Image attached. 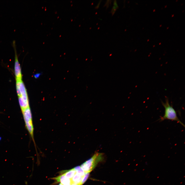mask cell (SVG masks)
<instances>
[{
	"label": "cell",
	"mask_w": 185,
	"mask_h": 185,
	"mask_svg": "<svg viewBox=\"0 0 185 185\" xmlns=\"http://www.w3.org/2000/svg\"><path fill=\"white\" fill-rule=\"evenodd\" d=\"M53 179L55 180L58 182H60L62 185H66L71 184V180L67 178L64 174L57 177L53 178Z\"/></svg>",
	"instance_id": "cell-6"
},
{
	"label": "cell",
	"mask_w": 185,
	"mask_h": 185,
	"mask_svg": "<svg viewBox=\"0 0 185 185\" xmlns=\"http://www.w3.org/2000/svg\"><path fill=\"white\" fill-rule=\"evenodd\" d=\"M162 103L165 108V112L164 115L161 117L159 119L160 121H162L165 119L175 121L184 127V125L178 117L176 111L170 104L168 99L166 98L165 102L162 101Z\"/></svg>",
	"instance_id": "cell-1"
},
{
	"label": "cell",
	"mask_w": 185,
	"mask_h": 185,
	"mask_svg": "<svg viewBox=\"0 0 185 185\" xmlns=\"http://www.w3.org/2000/svg\"><path fill=\"white\" fill-rule=\"evenodd\" d=\"M101 2V1H100L98 2V4H97V5L96 6V7H95V8H96L97 9V8H98V7H99V6H100V3Z\"/></svg>",
	"instance_id": "cell-15"
},
{
	"label": "cell",
	"mask_w": 185,
	"mask_h": 185,
	"mask_svg": "<svg viewBox=\"0 0 185 185\" xmlns=\"http://www.w3.org/2000/svg\"><path fill=\"white\" fill-rule=\"evenodd\" d=\"M71 185V184H68V185Z\"/></svg>",
	"instance_id": "cell-18"
},
{
	"label": "cell",
	"mask_w": 185,
	"mask_h": 185,
	"mask_svg": "<svg viewBox=\"0 0 185 185\" xmlns=\"http://www.w3.org/2000/svg\"><path fill=\"white\" fill-rule=\"evenodd\" d=\"M104 154L96 152L89 159L82 164L80 166L85 173H90L98 163L103 159Z\"/></svg>",
	"instance_id": "cell-2"
},
{
	"label": "cell",
	"mask_w": 185,
	"mask_h": 185,
	"mask_svg": "<svg viewBox=\"0 0 185 185\" xmlns=\"http://www.w3.org/2000/svg\"><path fill=\"white\" fill-rule=\"evenodd\" d=\"M90 173H85L84 176L83 177L81 182V185L83 184L87 180L89 175Z\"/></svg>",
	"instance_id": "cell-11"
},
{
	"label": "cell",
	"mask_w": 185,
	"mask_h": 185,
	"mask_svg": "<svg viewBox=\"0 0 185 185\" xmlns=\"http://www.w3.org/2000/svg\"><path fill=\"white\" fill-rule=\"evenodd\" d=\"M20 89L21 94L20 96L24 101L27 102L29 103L26 90L22 80H21L20 81Z\"/></svg>",
	"instance_id": "cell-5"
},
{
	"label": "cell",
	"mask_w": 185,
	"mask_h": 185,
	"mask_svg": "<svg viewBox=\"0 0 185 185\" xmlns=\"http://www.w3.org/2000/svg\"><path fill=\"white\" fill-rule=\"evenodd\" d=\"M117 8L115 6H113L111 10V13L112 15H113L115 12Z\"/></svg>",
	"instance_id": "cell-12"
},
{
	"label": "cell",
	"mask_w": 185,
	"mask_h": 185,
	"mask_svg": "<svg viewBox=\"0 0 185 185\" xmlns=\"http://www.w3.org/2000/svg\"><path fill=\"white\" fill-rule=\"evenodd\" d=\"M12 45L15 52L14 73L16 79H22V76L20 63L18 61L16 49V42L13 41Z\"/></svg>",
	"instance_id": "cell-4"
},
{
	"label": "cell",
	"mask_w": 185,
	"mask_h": 185,
	"mask_svg": "<svg viewBox=\"0 0 185 185\" xmlns=\"http://www.w3.org/2000/svg\"><path fill=\"white\" fill-rule=\"evenodd\" d=\"M22 115L25 122V127L29 132L35 146L34 137V128L31 112L29 110L26 111L22 113Z\"/></svg>",
	"instance_id": "cell-3"
},
{
	"label": "cell",
	"mask_w": 185,
	"mask_h": 185,
	"mask_svg": "<svg viewBox=\"0 0 185 185\" xmlns=\"http://www.w3.org/2000/svg\"><path fill=\"white\" fill-rule=\"evenodd\" d=\"M113 6L116 7L117 8H118V6L116 0H115L113 2Z\"/></svg>",
	"instance_id": "cell-13"
},
{
	"label": "cell",
	"mask_w": 185,
	"mask_h": 185,
	"mask_svg": "<svg viewBox=\"0 0 185 185\" xmlns=\"http://www.w3.org/2000/svg\"><path fill=\"white\" fill-rule=\"evenodd\" d=\"M71 185H78L74 183H72L71 184Z\"/></svg>",
	"instance_id": "cell-16"
},
{
	"label": "cell",
	"mask_w": 185,
	"mask_h": 185,
	"mask_svg": "<svg viewBox=\"0 0 185 185\" xmlns=\"http://www.w3.org/2000/svg\"><path fill=\"white\" fill-rule=\"evenodd\" d=\"M22 79H16V87L17 95L18 97L21 96L20 89V82Z\"/></svg>",
	"instance_id": "cell-10"
},
{
	"label": "cell",
	"mask_w": 185,
	"mask_h": 185,
	"mask_svg": "<svg viewBox=\"0 0 185 185\" xmlns=\"http://www.w3.org/2000/svg\"><path fill=\"white\" fill-rule=\"evenodd\" d=\"M58 185H62V184L61 183H60Z\"/></svg>",
	"instance_id": "cell-17"
},
{
	"label": "cell",
	"mask_w": 185,
	"mask_h": 185,
	"mask_svg": "<svg viewBox=\"0 0 185 185\" xmlns=\"http://www.w3.org/2000/svg\"><path fill=\"white\" fill-rule=\"evenodd\" d=\"M109 1H110L109 0L107 1L105 5V6H106L107 7L109 6V3H110L109 2Z\"/></svg>",
	"instance_id": "cell-14"
},
{
	"label": "cell",
	"mask_w": 185,
	"mask_h": 185,
	"mask_svg": "<svg viewBox=\"0 0 185 185\" xmlns=\"http://www.w3.org/2000/svg\"><path fill=\"white\" fill-rule=\"evenodd\" d=\"M76 173L75 170L73 168L66 171L63 174L67 178L71 179Z\"/></svg>",
	"instance_id": "cell-8"
},
{
	"label": "cell",
	"mask_w": 185,
	"mask_h": 185,
	"mask_svg": "<svg viewBox=\"0 0 185 185\" xmlns=\"http://www.w3.org/2000/svg\"><path fill=\"white\" fill-rule=\"evenodd\" d=\"M83 177L76 173L71 180V183H74L78 185H81V182Z\"/></svg>",
	"instance_id": "cell-7"
},
{
	"label": "cell",
	"mask_w": 185,
	"mask_h": 185,
	"mask_svg": "<svg viewBox=\"0 0 185 185\" xmlns=\"http://www.w3.org/2000/svg\"><path fill=\"white\" fill-rule=\"evenodd\" d=\"M73 169L75 170L76 173L81 176L83 177L84 175L85 172L80 166H77L75 167Z\"/></svg>",
	"instance_id": "cell-9"
}]
</instances>
